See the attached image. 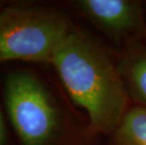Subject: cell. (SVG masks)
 I'll return each instance as SVG.
<instances>
[{"label": "cell", "mask_w": 146, "mask_h": 145, "mask_svg": "<svg viewBox=\"0 0 146 145\" xmlns=\"http://www.w3.org/2000/svg\"><path fill=\"white\" fill-rule=\"evenodd\" d=\"M50 63L70 97L87 112L96 131L114 132L127 110L125 83L105 52L77 32L55 49Z\"/></svg>", "instance_id": "1"}, {"label": "cell", "mask_w": 146, "mask_h": 145, "mask_svg": "<svg viewBox=\"0 0 146 145\" xmlns=\"http://www.w3.org/2000/svg\"><path fill=\"white\" fill-rule=\"evenodd\" d=\"M70 32L56 12L11 6L0 11V62H49L55 49Z\"/></svg>", "instance_id": "2"}, {"label": "cell", "mask_w": 146, "mask_h": 145, "mask_svg": "<svg viewBox=\"0 0 146 145\" xmlns=\"http://www.w3.org/2000/svg\"><path fill=\"white\" fill-rule=\"evenodd\" d=\"M6 105L24 145H44L57 131L58 117L50 95L40 80L16 72L6 82Z\"/></svg>", "instance_id": "3"}, {"label": "cell", "mask_w": 146, "mask_h": 145, "mask_svg": "<svg viewBox=\"0 0 146 145\" xmlns=\"http://www.w3.org/2000/svg\"><path fill=\"white\" fill-rule=\"evenodd\" d=\"M78 7L87 17L114 33L139 29L141 24V7L130 0H81Z\"/></svg>", "instance_id": "4"}, {"label": "cell", "mask_w": 146, "mask_h": 145, "mask_svg": "<svg viewBox=\"0 0 146 145\" xmlns=\"http://www.w3.org/2000/svg\"><path fill=\"white\" fill-rule=\"evenodd\" d=\"M115 145H146V109L133 107L126 110L114 131Z\"/></svg>", "instance_id": "5"}, {"label": "cell", "mask_w": 146, "mask_h": 145, "mask_svg": "<svg viewBox=\"0 0 146 145\" xmlns=\"http://www.w3.org/2000/svg\"><path fill=\"white\" fill-rule=\"evenodd\" d=\"M120 71L133 93L146 103V51H137L127 56Z\"/></svg>", "instance_id": "6"}, {"label": "cell", "mask_w": 146, "mask_h": 145, "mask_svg": "<svg viewBox=\"0 0 146 145\" xmlns=\"http://www.w3.org/2000/svg\"><path fill=\"white\" fill-rule=\"evenodd\" d=\"M5 141V126L4 122H3L1 114H0V145L4 144Z\"/></svg>", "instance_id": "7"}]
</instances>
